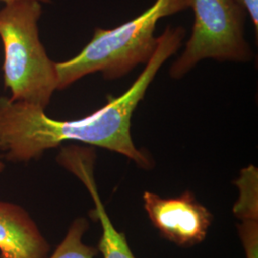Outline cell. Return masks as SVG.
I'll list each match as a JSON object with an SVG mask.
<instances>
[{
  "instance_id": "cell-1",
  "label": "cell",
  "mask_w": 258,
  "mask_h": 258,
  "mask_svg": "<svg viewBox=\"0 0 258 258\" xmlns=\"http://www.w3.org/2000/svg\"><path fill=\"white\" fill-rule=\"evenodd\" d=\"M185 30L168 25L158 37L156 49L143 72L120 97L107 96V102L89 116L57 120L45 110L25 102L0 97V151L11 163H29L40 159L63 142H81L127 157L143 169H151L154 161L139 149L131 136L134 111L166 60L182 46Z\"/></svg>"
},
{
  "instance_id": "cell-2",
  "label": "cell",
  "mask_w": 258,
  "mask_h": 258,
  "mask_svg": "<svg viewBox=\"0 0 258 258\" xmlns=\"http://www.w3.org/2000/svg\"><path fill=\"white\" fill-rule=\"evenodd\" d=\"M190 8V0H156L135 19L113 29L96 28L91 40L78 55L55 62L57 90L83 77L102 73L107 81L120 79L137 65L146 64L154 54L158 22Z\"/></svg>"
},
{
  "instance_id": "cell-3",
  "label": "cell",
  "mask_w": 258,
  "mask_h": 258,
  "mask_svg": "<svg viewBox=\"0 0 258 258\" xmlns=\"http://www.w3.org/2000/svg\"><path fill=\"white\" fill-rule=\"evenodd\" d=\"M38 0H15L0 10V38L4 49V84L13 102L46 109L57 90L55 62L39 38L42 14Z\"/></svg>"
},
{
  "instance_id": "cell-4",
  "label": "cell",
  "mask_w": 258,
  "mask_h": 258,
  "mask_svg": "<svg viewBox=\"0 0 258 258\" xmlns=\"http://www.w3.org/2000/svg\"><path fill=\"white\" fill-rule=\"evenodd\" d=\"M194 21L184 52L169 75L179 80L201 60L249 61L253 53L245 38L247 12L239 0H190Z\"/></svg>"
},
{
  "instance_id": "cell-5",
  "label": "cell",
  "mask_w": 258,
  "mask_h": 258,
  "mask_svg": "<svg viewBox=\"0 0 258 258\" xmlns=\"http://www.w3.org/2000/svg\"><path fill=\"white\" fill-rule=\"evenodd\" d=\"M144 208L148 218L160 234L182 248L201 244L207 237L213 215L194 192L162 197L151 191L143 194Z\"/></svg>"
},
{
  "instance_id": "cell-6",
  "label": "cell",
  "mask_w": 258,
  "mask_h": 258,
  "mask_svg": "<svg viewBox=\"0 0 258 258\" xmlns=\"http://www.w3.org/2000/svg\"><path fill=\"white\" fill-rule=\"evenodd\" d=\"M96 154L90 148L77 146L63 148L56 158L57 163L77 176L85 185L92 198L94 209L90 212L93 219L100 222L102 234L98 249L102 258H137L129 247L126 236L118 231L102 203L94 177Z\"/></svg>"
},
{
  "instance_id": "cell-7",
  "label": "cell",
  "mask_w": 258,
  "mask_h": 258,
  "mask_svg": "<svg viewBox=\"0 0 258 258\" xmlns=\"http://www.w3.org/2000/svg\"><path fill=\"white\" fill-rule=\"evenodd\" d=\"M51 245L19 204L0 200V258H46Z\"/></svg>"
},
{
  "instance_id": "cell-8",
  "label": "cell",
  "mask_w": 258,
  "mask_h": 258,
  "mask_svg": "<svg viewBox=\"0 0 258 258\" xmlns=\"http://www.w3.org/2000/svg\"><path fill=\"white\" fill-rule=\"evenodd\" d=\"M90 228L86 217L80 216L71 222L64 238L57 245L54 252L46 258H96L99 255L97 247L83 242V236Z\"/></svg>"
},
{
  "instance_id": "cell-9",
  "label": "cell",
  "mask_w": 258,
  "mask_h": 258,
  "mask_svg": "<svg viewBox=\"0 0 258 258\" xmlns=\"http://www.w3.org/2000/svg\"><path fill=\"white\" fill-rule=\"evenodd\" d=\"M238 188V199L233 206L237 219H258V169L249 165L241 169L238 178L233 182Z\"/></svg>"
},
{
  "instance_id": "cell-10",
  "label": "cell",
  "mask_w": 258,
  "mask_h": 258,
  "mask_svg": "<svg viewBox=\"0 0 258 258\" xmlns=\"http://www.w3.org/2000/svg\"><path fill=\"white\" fill-rule=\"evenodd\" d=\"M237 231L245 258H258V219L240 221Z\"/></svg>"
},
{
  "instance_id": "cell-11",
  "label": "cell",
  "mask_w": 258,
  "mask_h": 258,
  "mask_svg": "<svg viewBox=\"0 0 258 258\" xmlns=\"http://www.w3.org/2000/svg\"><path fill=\"white\" fill-rule=\"evenodd\" d=\"M241 5L246 10L253 29L255 31V37L258 36V0H239Z\"/></svg>"
},
{
  "instance_id": "cell-12",
  "label": "cell",
  "mask_w": 258,
  "mask_h": 258,
  "mask_svg": "<svg viewBox=\"0 0 258 258\" xmlns=\"http://www.w3.org/2000/svg\"><path fill=\"white\" fill-rule=\"evenodd\" d=\"M0 1H2V2H4V3H8V2L15 1V0H0ZM38 1H40L41 3H49V2H51V0H38Z\"/></svg>"
}]
</instances>
